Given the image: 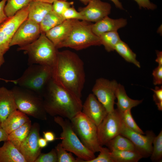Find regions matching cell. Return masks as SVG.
<instances>
[{
	"instance_id": "cell-1",
	"label": "cell",
	"mask_w": 162,
	"mask_h": 162,
	"mask_svg": "<svg viewBox=\"0 0 162 162\" xmlns=\"http://www.w3.org/2000/svg\"><path fill=\"white\" fill-rule=\"evenodd\" d=\"M52 70L53 80L63 88L81 99L86 75L83 62L79 56L69 50L58 51Z\"/></svg>"
},
{
	"instance_id": "cell-2",
	"label": "cell",
	"mask_w": 162,
	"mask_h": 162,
	"mask_svg": "<svg viewBox=\"0 0 162 162\" xmlns=\"http://www.w3.org/2000/svg\"><path fill=\"white\" fill-rule=\"evenodd\" d=\"M46 113L52 116H59L70 120L81 111V99L63 88L52 79L42 96Z\"/></svg>"
},
{
	"instance_id": "cell-3",
	"label": "cell",
	"mask_w": 162,
	"mask_h": 162,
	"mask_svg": "<svg viewBox=\"0 0 162 162\" xmlns=\"http://www.w3.org/2000/svg\"><path fill=\"white\" fill-rule=\"evenodd\" d=\"M17 50L23 51L28 56V65L39 64L52 68L56 61L58 51L44 33H41L33 42L19 47Z\"/></svg>"
},
{
	"instance_id": "cell-4",
	"label": "cell",
	"mask_w": 162,
	"mask_h": 162,
	"mask_svg": "<svg viewBox=\"0 0 162 162\" xmlns=\"http://www.w3.org/2000/svg\"><path fill=\"white\" fill-rule=\"evenodd\" d=\"M73 20L71 30L67 38L57 47V49L68 47L76 50L93 46L101 45L99 37L92 29V24L88 22Z\"/></svg>"
},
{
	"instance_id": "cell-5",
	"label": "cell",
	"mask_w": 162,
	"mask_h": 162,
	"mask_svg": "<svg viewBox=\"0 0 162 162\" xmlns=\"http://www.w3.org/2000/svg\"><path fill=\"white\" fill-rule=\"evenodd\" d=\"M52 68L39 64H32L16 80V85L28 89L42 97L46 88L52 79Z\"/></svg>"
},
{
	"instance_id": "cell-6",
	"label": "cell",
	"mask_w": 162,
	"mask_h": 162,
	"mask_svg": "<svg viewBox=\"0 0 162 162\" xmlns=\"http://www.w3.org/2000/svg\"><path fill=\"white\" fill-rule=\"evenodd\" d=\"M16 85L11 90L17 110L36 119L46 120L47 113L42 97L32 91Z\"/></svg>"
},
{
	"instance_id": "cell-7",
	"label": "cell",
	"mask_w": 162,
	"mask_h": 162,
	"mask_svg": "<svg viewBox=\"0 0 162 162\" xmlns=\"http://www.w3.org/2000/svg\"><path fill=\"white\" fill-rule=\"evenodd\" d=\"M54 121L61 127L60 139L62 147L82 159L88 162L95 158L94 153L87 148L81 142L74 131L70 122L59 116L54 117Z\"/></svg>"
},
{
	"instance_id": "cell-8",
	"label": "cell",
	"mask_w": 162,
	"mask_h": 162,
	"mask_svg": "<svg viewBox=\"0 0 162 162\" xmlns=\"http://www.w3.org/2000/svg\"><path fill=\"white\" fill-rule=\"evenodd\" d=\"M72 127L83 145L94 153L99 152L97 126L81 111L70 120Z\"/></svg>"
},
{
	"instance_id": "cell-9",
	"label": "cell",
	"mask_w": 162,
	"mask_h": 162,
	"mask_svg": "<svg viewBox=\"0 0 162 162\" xmlns=\"http://www.w3.org/2000/svg\"><path fill=\"white\" fill-rule=\"evenodd\" d=\"M28 5L0 25V68L5 62L4 56L9 50L13 36L20 25L28 17Z\"/></svg>"
},
{
	"instance_id": "cell-10",
	"label": "cell",
	"mask_w": 162,
	"mask_h": 162,
	"mask_svg": "<svg viewBox=\"0 0 162 162\" xmlns=\"http://www.w3.org/2000/svg\"><path fill=\"white\" fill-rule=\"evenodd\" d=\"M118 84L115 80L110 81L100 78L96 80L92 88V94L104 106L108 113L114 110L115 92Z\"/></svg>"
},
{
	"instance_id": "cell-11",
	"label": "cell",
	"mask_w": 162,
	"mask_h": 162,
	"mask_svg": "<svg viewBox=\"0 0 162 162\" xmlns=\"http://www.w3.org/2000/svg\"><path fill=\"white\" fill-rule=\"evenodd\" d=\"M122 122L120 114L117 109L108 113L101 123L97 126L98 137L101 146L120 134Z\"/></svg>"
},
{
	"instance_id": "cell-12",
	"label": "cell",
	"mask_w": 162,
	"mask_h": 162,
	"mask_svg": "<svg viewBox=\"0 0 162 162\" xmlns=\"http://www.w3.org/2000/svg\"><path fill=\"white\" fill-rule=\"evenodd\" d=\"M120 134L129 139L134 145L136 150L142 156L147 158L152 151V142L155 136L152 130H148L144 135L133 131L122 123Z\"/></svg>"
},
{
	"instance_id": "cell-13",
	"label": "cell",
	"mask_w": 162,
	"mask_h": 162,
	"mask_svg": "<svg viewBox=\"0 0 162 162\" xmlns=\"http://www.w3.org/2000/svg\"><path fill=\"white\" fill-rule=\"evenodd\" d=\"M41 33L39 24L27 18L19 26L15 32L10 47L22 46L36 40Z\"/></svg>"
},
{
	"instance_id": "cell-14",
	"label": "cell",
	"mask_w": 162,
	"mask_h": 162,
	"mask_svg": "<svg viewBox=\"0 0 162 162\" xmlns=\"http://www.w3.org/2000/svg\"><path fill=\"white\" fill-rule=\"evenodd\" d=\"M40 126L37 122L32 125L28 136L22 143L19 150L27 162H34L41 153L38 141L40 137Z\"/></svg>"
},
{
	"instance_id": "cell-15",
	"label": "cell",
	"mask_w": 162,
	"mask_h": 162,
	"mask_svg": "<svg viewBox=\"0 0 162 162\" xmlns=\"http://www.w3.org/2000/svg\"><path fill=\"white\" fill-rule=\"evenodd\" d=\"M85 7L79 8L84 21L96 22L108 16L111 12L109 3L100 0H90Z\"/></svg>"
},
{
	"instance_id": "cell-16",
	"label": "cell",
	"mask_w": 162,
	"mask_h": 162,
	"mask_svg": "<svg viewBox=\"0 0 162 162\" xmlns=\"http://www.w3.org/2000/svg\"><path fill=\"white\" fill-rule=\"evenodd\" d=\"M81 112L98 126L108 112L93 94H89L84 104Z\"/></svg>"
},
{
	"instance_id": "cell-17",
	"label": "cell",
	"mask_w": 162,
	"mask_h": 162,
	"mask_svg": "<svg viewBox=\"0 0 162 162\" xmlns=\"http://www.w3.org/2000/svg\"><path fill=\"white\" fill-rule=\"evenodd\" d=\"M126 20L123 18L114 19L107 16L102 20L92 24L93 32L99 37L104 33L117 31L120 28L124 27L127 24Z\"/></svg>"
},
{
	"instance_id": "cell-18",
	"label": "cell",
	"mask_w": 162,
	"mask_h": 162,
	"mask_svg": "<svg viewBox=\"0 0 162 162\" xmlns=\"http://www.w3.org/2000/svg\"><path fill=\"white\" fill-rule=\"evenodd\" d=\"M73 20H65L45 33L57 48L69 35L72 28Z\"/></svg>"
},
{
	"instance_id": "cell-19",
	"label": "cell",
	"mask_w": 162,
	"mask_h": 162,
	"mask_svg": "<svg viewBox=\"0 0 162 162\" xmlns=\"http://www.w3.org/2000/svg\"><path fill=\"white\" fill-rule=\"evenodd\" d=\"M17 110L11 90L0 87V119L1 123L13 112Z\"/></svg>"
},
{
	"instance_id": "cell-20",
	"label": "cell",
	"mask_w": 162,
	"mask_h": 162,
	"mask_svg": "<svg viewBox=\"0 0 162 162\" xmlns=\"http://www.w3.org/2000/svg\"><path fill=\"white\" fill-rule=\"evenodd\" d=\"M27 19L39 24L46 15L53 10L52 4L32 1L28 5Z\"/></svg>"
},
{
	"instance_id": "cell-21",
	"label": "cell",
	"mask_w": 162,
	"mask_h": 162,
	"mask_svg": "<svg viewBox=\"0 0 162 162\" xmlns=\"http://www.w3.org/2000/svg\"><path fill=\"white\" fill-rule=\"evenodd\" d=\"M0 162H27L19 149L9 140L0 147Z\"/></svg>"
},
{
	"instance_id": "cell-22",
	"label": "cell",
	"mask_w": 162,
	"mask_h": 162,
	"mask_svg": "<svg viewBox=\"0 0 162 162\" xmlns=\"http://www.w3.org/2000/svg\"><path fill=\"white\" fill-rule=\"evenodd\" d=\"M29 120L26 114L16 110L12 112L2 123L1 127L8 135Z\"/></svg>"
},
{
	"instance_id": "cell-23",
	"label": "cell",
	"mask_w": 162,
	"mask_h": 162,
	"mask_svg": "<svg viewBox=\"0 0 162 162\" xmlns=\"http://www.w3.org/2000/svg\"><path fill=\"white\" fill-rule=\"evenodd\" d=\"M115 95L117 99L116 103V109L120 112L131 109L141 104L142 101V100H134L130 98L127 94L124 86L120 84H118L117 86Z\"/></svg>"
},
{
	"instance_id": "cell-24",
	"label": "cell",
	"mask_w": 162,
	"mask_h": 162,
	"mask_svg": "<svg viewBox=\"0 0 162 162\" xmlns=\"http://www.w3.org/2000/svg\"><path fill=\"white\" fill-rule=\"evenodd\" d=\"M32 125L31 121L29 120L9 134L7 140L12 142L15 146L19 150L20 145L28 135Z\"/></svg>"
},
{
	"instance_id": "cell-25",
	"label": "cell",
	"mask_w": 162,
	"mask_h": 162,
	"mask_svg": "<svg viewBox=\"0 0 162 162\" xmlns=\"http://www.w3.org/2000/svg\"><path fill=\"white\" fill-rule=\"evenodd\" d=\"M106 146L111 152L136 150L132 142L128 138L120 134H118L110 140Z\"/></svg>"
},
{
	"instance_id": "cell-26",
	"label": "cell",
	"mask_w": 162,
	"mask_h": 162,
	"mask_svg": "<svg viewBox=\"0 0 162 162\" xmlns=\"http://www.w3.org/2000/svg\"><path fill=\"white\" fill-rule=\"evenodd\" d=\"M65 20L62 15L57 14L53 10L50 11L39 24L41 33H45Z\"/></svg>"
},
{
	"instance_id": "cell-27",
	"label": "cell",
	"mask_w": 162,
	"mask_h": 162,
	"mask_svg": "<svg viewBox=\"0 0 162 162\" xmlns=\"http://www.w3.org/2000/svg\"><path fill=\"white\" fill-rule=\"evenodd\" d=\"M111 153L113 162H137L143 158L136 150L111 151Z\"/></svg>"
},
{
	"instance_id": "cell-28",
	"label": "cell",
	"mask_w": 162,
	"mask_h": 162,
	"mask_svg": "<svg viewBox=\"0 0 162 162\" xmlns=\"http://www.w3.org/2000/svg\"><path fill=\"white\" fill-rule=\"evenodd\" d=\"M115 50L127 62L132 63L138 68H140V62L136 59V55L125 42L121 40L116 45Z\"/></svg>"
},
{
	"instance_id": "cell-29",
	"label": "cell",
	"mask_w": 162,
	"mask_h": 162,
	"mask_svg": "<svg viewBox=\"0 0 162 162\" xmlns=\"http://www.w3.org/2000/svg\"><path fill=\"white\" fill-rule=\"evenodd\" d=\"M99 37L101 45L104 46L108 52L114 51L116 45L121 40L117 31L106 32Z\"/></svg>"
},
{
	"instance_id": "cell-30",
	"label": "cell",
	"mask_w": 162,
	"mask_h": 162,
	"mask_svg": "<svg viewBox=\"0 0 162 162\" xmlns=\"http://www.w3.org/2000/svg\"><path fill=\"white\" fill-rule=\"evenodd\" d=\"M34 0H7L4 8L5 14L8 18L14 16L20 10L27 6Z\"/></svg>"
},
{
	"instance_id": "cell-31",
	"label": "cell",
	"mask_w": 162,
	"mask_h": 162,
	"mask_svg": "<svg viewBox=\"0 0 162 162\" xmlns=\"http://www.w3.org/2000/svg\"><path fill=\"white\" fill-rule=\"evenodd\" d=\"M150 159L154 162H160L162 158V130L154 138Z\"/></svg>"
},
{
	"instance_id": "cell-32",
	"label": "cell",
	"mask_w": 162,
	"mask_h": 162,
	"mask_svg": "<svg viewBox=\"0 0 162 162\" xmlns=\"http://www.w3.org/2000/svg\"><path fill=\"white\" fill-rule=\"evenodd\" d=\"M122 122L128 128L134 131L144 134H145L138 126L134 119L131 112V109H129L122 112H120Z\"/></svg>"
},
{
	"instance_id": "cell-33",
	"label": "cell",
	"mask_w": 162,
	"mask_h": 162,
	"mask_svg": "<svg viewBox=\"0 0 162 162\" xmlns=\"http://www.w3.org/2000/svg\"><path fill=\"white\" fill-rule=\"evenodd\" d=\"M57 156V162H77L70 152L68 153L62 146L61 143L57 144L55 148Z\"/></svg>"
},
{
	"instance_id": "cell-34",
	"label": "cell",
	"mask_w": 162,
	"mask_h": 162,
	"mask_svg": "<svg viewBox=\"0 0 162 162\" xmlns=\"http://www.w3.org/2000/svg\"><path fill=\"white\" fill-rule=\"evenodd\" d=\"M99 152V154L97 157L88 162H113L111 151L108 148L101 146Z\"/></svg>"
},
{
	"instance_id": "cell-35",
	"label": "cell",
	"mask_w": 162,
	"mask_h": 162,
	"mask_svg": "<svg viewBox=\"0 0 162 162\" xmlns=\"http://www.w3.org/2000/svg\"><path fill=\"white\" fill-rule=\"evenodd\" d=\"M73 2L63 0H57L52 4L53 10L57 14L62 15L64 12L74 4Z\"/></svg>"
},
{
	"instance_id": "cell-36",
	"label": "cell",
	"mask_w": 162,
	"mask_h": 162,
	"mask_svg": "<svg viewBox=\"0 0 162 162\" xmlns=\"http://www.w3.org/2000/svg\"><path fill=\"white\" fill-rule=\"evenodd\" d=\"M57 156L55 148L46 153H41L34 162H57Z\"/></svg>"
},
{
	"instance_id": "cell-37",
	"label": "cell",
	"mask_w": 162,
	"mask_h": 162,
	"mask_svg": "<svg viewBox=\"0 0 162 162\" xmlns=\"http://www.w3.org/2000/svg\"><path fill=\"white\" fill-rule=\"evenodd\" d=\"M65 20H84V18L79 12L77 11L72 6L66 10L62 14Z\"/></svg>"
},
{
	"instance_id": "cell-38",
	"label": "cell",
	"mask_w": 162,
	"mask_h": 162,
	"mask_svg": "<svg viewBox=\"0 0 162 162\" xmlns=\"http://www.w3.org/2000/svg\"><path fill=\"white\" fill-rule=\"evenodd\" d=\"M153 92V99L157 105L158 110H162V86H156L154 89H151Z\"/></svg>"
},
{
	"instance_id": "cell-39",
	"label": "cell",
	"mask_w": 162,
	"mask_h": 162,
	"mask_svg": "<svg viewBox=\"0 0 162 162\" xmlns=\"http://www.w3.org/2000/svg\"><path fill=\"white\" fill-rule=\"evenodd\" d=\"M153 84L155 85L162 84V65H158L152 72Z\"/></svg>"
},
{
	"instance_id": "cell-40",
	"label": "cell",
	"mask_w": 162,
	"mask_h": 162,
	"mask_svg": "<svg viewBox=\"0 0 162 162\" xmlns=\"http://www.w3.org/2000/svg\"><path fill=\"white\" fill-rule=\"evenodd\" d=\"M138 4L140 8H143L153 10L156 8L155 4L151 3L149 0H134Z\"/></svg>"
},
{
	"instance_id": "cell-41",
	"label": "cell",
	"mask_w": 162,
	"mask_h": 162,
	"mask_svg": "<svg viewBox=\"0 0 162 162\" xmlns=\"http://www.w3.org/2000/svg\"><path fill=\"white\" fill-rule=\"evenodd\" d=\"M7 0H2L0 1V25L8 18L4 11V8Z\"/></svg>"
},
{
	"instance_id": "cell-42",
	"label": "cell",
	"mask_w": 162,
	"mask_h": 162,
	"mask_svg": "<svg viewBox=\"0 0 162 162\" xmlns=\"http://www.w3.org/2000/svg\"><path fill=\"white\" fill-rule=\"evenodd\" d=\"M43 133L44 138L48 142H52L56 139L55 134L52 132L44 131Z\"/></svg>"
},
{
	"instance_id": "cell-43",
	"label": "cell",
	"mask_w": 162,
	"mask_h": 162,
	"mask_svg": "<svg viewBox=\"0 0 162 162\" xmlns=\"http://www.w3.org/2000/svg\"><path fill=\"white\" fill-rule=\"evenodd\" d=\"M8 135L6 133L2 128L0 127V142L5 141L8 140Z\"/></svg>"
},
{
	"instance_id": "cell-44",
	"label": "cell",
	"mask_w": 162,
	"mask_h": 162,
	"mask_svg": "<svg viewBox=\"0 0 162 162\" xmlns=\"http://www.w3.org/2000/svg\"><path fill=\"white\" fill-rule=\"evenodd\" d=\"M48 142L44 137H41L40 136L39 138L38 141V145L39 147L42 148L46 147L48 145Z\"/></svg>"
},
{
	"instance_id": "cell-45",
	"label": "cell",
	"mask_w": 162,
	"mask_h": 162,
	"mask_svg": "<svg viewBox=\"0 0 162 162\" xmlns=\"http://www.w3.org/2000/svg\"><path fill=\"white\" fill-rule=\"evenodd\" d=\"M157 57L155 59V62L159 65H162V52L158 50L156 51Z\"/></svg>"
},
{
	"instance_id": "cell-46",
	"label": "cell",
	"mask_w": 162,
	"mask_h": 162,
	"mask_svg": "<svg viewBox=\"0 0 162 162\" xmlns=\"http://www.w3.org/2000/svg\"><path fill=\"white\" fill-rule=\"evenodd\" d=\"M115 4V6L117 8L121 9H123V6L121 3L118 0H110Z\"/></svg>"
},
{
	"instance_id": "cell-47",
	"label": "cell",
	"mask_w": 162,
	"mask_h": 162,
	"mask_svg": "<svg viewBox=\"0 0 162 162\" xmlns=\"http://www.w3.org/2000/svg\"><path fill=\"white\" fill-rule=\"evenodd\" d=\"M34 0L52 4L55 1L57 0Z\"/></svg>"
},
{
	"instance_id": "cell-48",
	"label": "cell",
	"mask_w": 162,
	"mask_h": 162,
	"mask_svg": "<svg viewBox=\"0 0 162 162\" xmlns=\"http://www.w3.org/2000/svg\"><path fill=\"white\" fill-rule=\"evenodd\" d=\"M0 80H2L6 82H11L14 84H15L16 82L15 80H8L1 78H0Z\"/></svg>"
},
{
	"instance_id": "cell-49",
	"label": "cell",
	"mask_w": 162,
	"mask_h": 162,
	"mask_svg": "<svg viewBox=\"0 0 162 162\" xmlns=\"http://www.w3.org/2000/svg\"><path fill=\"white\" fill-rule=\"evenodd\" d=\"M67 1V0H63ZM85 5H87L90 0H80Z\"/></svg>"
},
{
	"instance_id": "cell-50",
	"label": "cell",
	"mask_w": 162,
	"mask_h": 162,
	"mask_svg": "<svg viewBox=\"0 0 162 162\" xmlns=\"http://www.w3.org/2000/svg\"><path fill=\"white\" fill-rule=\"evenodd\" d=\"M1 120L0 119V127L1 126Z\"/></svg>"
}]
</instances>
